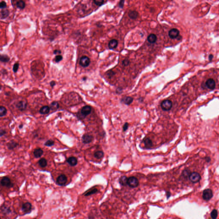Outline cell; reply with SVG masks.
Wrapping results in <instances>:
<instances>
[{
	"instance_id": "6da1fadb",
	"label": "cell",
	"mask_w": 219,
	"mask_h": 219,
	"mask_svg": "<svg viewBox=\"0 0 219 219\" xmlns=\"http://www.w3.org/2000/svg\"><path fill=\"white\" fill-rule=\"evenodd\" d=\"M21 209L24 214H28L31 213L32 211V205L30 202H25L21 204Z\"/></svg>"
},
{
	"instance_id": "7a4b0ae2",
	"label": "cell",
	"mask_w": 219,
	"mask_h": 219,
	"mask_svg": "<svg viewBox=\"0 0 219 219\" xmlns=\"http://www.w3.org/2000/svg\"><path fill=\"white\" fill-rule=\"evenodd\" d=\"M1 185L3 187H6L7 188H10L14 186V184L12 182L7 176L3 177L0 181Z\"/></svg>"
},
{
	"instance_id": "3957f363",
	"label": "cell",
	"mask_w": 219,
	"mask_h": 219,
	"mask_svg": "<svg viewBox=\"0 0 219 219\" xmlns=\"http://www.w3.org/2000/svg\"><path fill=\"white\" fill-rule=\"evenodd\" d=\"M201 179L200 174L198 172H192L189 177V180L192 184H197L199 182Z\"/></svg>"
},
{
	"instance_id": "277c9868",
	"label": "cell",
	"mask_w": 219,
	"mask_h": 219,
	"mask_svg": "<svg viewBox=\"0 0 219 219\" xmlns=\"http://www.w3.org/2000/svg\"><path fill=\"white\" fill-rule=\"evenodd\" d=\"M202 195L203 200L208 202L212 198L213 191L210 189H206L203 191Z\"/></svg>"
},
{
	"instance_id": "5b68a950",
	"label": "cell",
	"mask_w": 219,
	"mask_h": 219,
	"mask_svg": "<svg viewBox=\"0 0 219 219\" xmlns=\"http://www.w3.org/2000/svg\"><path fill=\"white\" fill-rule=\"evenodd\" d=\"M68 181L67 177L66 175L64 174H61L59 175L57 178L56 180V184L61 186H65Z\"/></svg>"
},
{
	"instance_id": "8992f818",
	"label": "cell",
	"mask_w": 219,
	"mask_h": 219,
	"mask_svg": "<svg viewBox=\"0 0 219 219\" xmlns=\"http://www.w3.org/2000/svg\"><path fill=\"white\" fill-rule=\"evenodd\" d=\"M139 184V181L137 178L134 176H131L128 178V185L131 188H135L138 186Z\"/></svg>"
},
{
	"instance_id": "52a82bcc",
	"label": "cell",
	"mask_w": 219,
	"mask_h": 219,
	"mask_svg": "<svg viewBox=\"0 0 219 219\" xmlns=\"http://www.w3.org/2000/svg\"><path fill=\"white\" fill-rule=\"evenodd\" d=\"M172 102L170 100H164L161 103V107L164 111H169L172 107Z\"/></svg>"
},
{
	"instance_id": "ba28073f",
	"label": "cell",
	"mask_w": 219,
	"mask_h": 219,
	"mask_svg": "<svg viewBox=\"0 0 219 219\" xmlns=\"http://www.w3.org/2000/svg\"><path fill=\"white\" fill-rule=\"evenodd\" d=\"M12 211L10 206L8 205L3 204L0 207V213L3 216H8L11 214Z\"/></svg>"
},
{
	"instance_id": "9c48e42d",
	"label": "cell",
	"mask_w": 219,
	"mask_h": 219,
	"mask_svg": "<svg viewBox=\"0 0 219 219\" xmlns=\"http://www.w3.org/2000/svg\"><path fill=\"white\" fill-rule=\"evenodd\" d=\"M90 59L87 56H84L80 58L79 62L80 65L83 67H87L90 65Z\"/></svg>"
},
{
	"instance_id": "30bf717a",
	"label": "cell",
	"mask_w": 219,
	"mask_h": 219,
	"mask_svg": "<svg viewBox=\"0 0 219 219\" xmlns=\"http://www.w3.org/2000/svg\"><path fill=\"white\" fill-rule=\"evenodd\" d=\"M205 86L209 89L214 90L216 86L215 80L212 78H209L205 82Z\"/></svg>"
},
{
	"instance_id": "8fae6325",
	"label": "cell",
	"mask_w": 219,
	"mask_h": 219,
	"mask_svg": "<svg viewBox=\"0 0 219 219\" xmlns=\"http://www.w3.org/2000/svg\"><path fill=\"white\" fill-rule=\"evenodd\" d=\"M169 36L171 39H176L179 34V31L176 28L172 29L169 32Z\"/></svg>"
},
{
	"instance_id": "7c38bea8",
	"label": "cell",
	"mask_w": 219,
	"mask_h": 219,
	"mask_svg": "<svg viewBox=\"0 0 219 219\" xmlns=\"http://www.w3.org/2000/svg\"><path fill=\"white\" fill-rule=\"evenodd\" d=\"M92 111V108L90 106H85L82 107L81 110V113L83 116L86 117L90 114Z\"/></svg>"
},
{
	"instance_id": "4fadbf2b",
	"label": "cell",
	"mask_w": 219,
	"mask_h": 219,
	"mask_svg": "<svg viewBox=\"0 0 219 219\" xmlns=\"http://www.w3.org/2000/svg\"><path fill=\"white\" fill-rule=\"evenodd\" d=\"M93 139V137L92 135L87 134H84L82 137V142L84 144H88L92 142Z\"/></svg>"
},
{
	"instance_id": "5bb4252c",
	"label": "cell",
	"mask_w": 219,
	"mask_h": 219,
	"mask_svg": "<svg viewBox=\"0 0 219 219\" xmlns=\"http://www.w3.org/2000/svg\"><path fill=\"white\" fill-rule=\"evenodd\" d=\"M27 106V103L26 101H21L17 103L16 105L17 108L19 110L21 111H23L26 108Z\"/></svg>"
},
{
	"instance_id": "9a60e30c",
	"label": "cell",
	"mask_w": 219,
	"mask_h": 219,
	"mask_svg": "<svg viewBox=\"0 0 219 219\" xmlns=\"http://www.w3.org/2000/svg\"><path fill=\"white\" fill-rule=\"evenodd\" d=\"M98 190L97 189L94 188V187H92L85 191L83 194V195H84L85 197H88L89 196H91L92 195L98 192Z\"/></svg>"
},
{
	"instance_id": "2e32d148",
	"label": "cell",
	"mask_w": 219,
	"mask_h": 219,
	"mask_svg": "<svg viewBox=\"0 0 219 219\" xmlns=\"http://www.w3.org/2000/svg\"><path fill=\"white\" fill-rule=\"evenodd\" d=\"M133 101V98L130 96H125L122 99L121 101L125 105H130L131 104Z\"/></svg>"
},
{
	"instance_id": "e0dca14e",
	"label": "cell",
	"mask_w": 219,
	"mask_h": 219,
	"mask_svg": "<svg viewBox=\"0 0 219 219\" xmlns=\"http://www.w3.org/2000/svg\"><path fill=\"white\" fill-rule=\"evenodd\" d=\"M10 14V11L7 9H4L0 10V19H4L6 18Z\"/></svg>"
},
{
	"instance_id": "ac0fdd59",
	"label": "cell",
	"mask_w": 219,
	"mask_h": 219,
	"mask_svg": "<svg viewBox=\"0 0 219 219\" xmlns=\"http://www.w3.org/2000/svg\"><path fill=\"white\" fill-rule=\"evenodd\" d=\"M67 162L70 166H75L78 164V160L75 157H71L67 160Z\"/></svg>"
},
{
	"instance_id": "d6986e66",
	"label": "cell",
	"mask_w": 219,
	"mask_h": 219,
	"mask_svg": "<svg viewBox=\"0 0 219 219\" xmlns=\"http://www.w3.org/2000/svg\"><path fill=\"white\" fill-rule=\"evenodd\" d=\"M43 151L41 148H37L36 149L34 152L33 155L35 158H39L41 157L42 155H43Z\"/></svg>"
},
{
	"instance_id": "ffe728a7",
	"label": "cell",
	"mask_w": 219,
	"mask_h": 219,
	"mask_svg": "<svg viewBox=\"0 0 219 219\" xmlns=\"http://www.w3.org/2000/svg\"><path fill=\"white\" fill-rule=\"evenodd\" d=\"M143 143L146 149H150L152 146V142L149 138H146L143 139Z\"/></svg>"
},
{
	"instance_id": "44dd1931",
	"label": "cell",
	"mask_w": 219,
	"mask_h": 219,
	"mask_svg": "<svg viewBox=\"0 0 219 219\" xmlns=\"http://www.w3.org/2000/svg\"><path fill=\"white\" fill-rule=\"evenodd\" d=\"M118 45V41L116 39H113L110 41L108 44L109 48L111 49H115Z\"/></svg>"
},
{
	"instance_id": "7402d4cb",
	"label": "cell",
	"mask_w": 219,
	"mask_h": 219,
	"mask_svg": "<svg viewBox=\"0 0 219 219\" xmlns=\"http://www.w3.org/2000/svg\"><path fill=\"white\" fill-rule=\"evenodd\" d=\"M50 109V107L48 106H44L40 109L39 113L41 114H46L49 113Z\"/></svg>"
},
{
	"instance_id": "603a6c76",
	"label": "cell",
	"mask_w": 219,
	"mask_h": 219,
	"mask_svg": "<svg viewBox=\"0 0 219 219\" xmlns=\"http://www.w3.org/2000/svg\"><path fill=\"white\" fill-rule=\"evenodd\" d=\"M191 171L188 170H184L183 171L182 174V176L185 180L188 179L189 180V177L191 174ZM190 181V180H189Z\"/></svg>"
},
{
	"instance_id": "cb8c5ba5",
	"label": "cell",
	"mask_w": 219,
	"mask_h": 219,
	"mask_svg": "<svg viewBox=\"0 0 219 219\" xmlns=\"http://www.w3.org/2000/svg\"><path fill=\"white\" fill-rule=\"evenodd\" d=\"M128 178L126 176H123L120 177L119 180L120 184L123 186H126L128 185Z\"/></svg>"
},
{
	"instance_id": "d4e9b609",
	"label": "cell",
	"mask_w": 219,
	"mask_h": 219,
	"mask_svg": "<svg viewBox=\"0 0 219 219\" xmlns=\"http://www.w3.org/2000/svg\"><path fill=\"white\" fill-rule=\"evenodd\" d=\"M157 37L154 34H151L148 37L147 40L150 43H155L157 40Z\"/></svg>"
},
{
	"instance_id": "484cf974",
	"label": "cell",
	"mask_w": 219,
	"mask_h": 219,
	"mask_svg": "<svg viewBox=\"0 0 219 219\" xmlns=\"http://www.w3.org/2000/svg\"><path fill=\"white\" fill-rule=\"evenodd\" d=\"M18 145V144L14 141H11L7 144V147L8 149L10 150H13Z\"/></svg>"
},
{
	"instance_id": "4316f807",
	"label": "cell",
	"mask_w": 219,
	"mask_h": 219,
	"mask_svg": "<svg viewBox=\"0 0 219 219\" xmlns=\"http://www.w3.org/2000/svg\"><path fill=\"white\" fill-rule=\"evenodd\" d=\"M128 16L131 19H135L137 18L138 16V13L137 11L135 10L130 11L128 13Z\"/></svg>"
},
{
	"instance_id": "83f0119b",
	"label": "cell",
	"mask_w": 219,
	"mask_h": 219,
	"mask_svg": "<svg viewBox=\"0 0 219 219\" xmlns=\"http://www.w3.org/2000/svg\"><path fill=\"white\" fill-rule=\"evenodd\" d=\"M16 6L18 8L20 9L21 10H22L24 9L26 6V4L24 1L23 0H18L16 3Z\"/></svg>"
},
{
	"instance_id": "f1b7e54d",
	"label": "cell",
	"mask_w": 219,
	"mask_h": 219,
	"mask_svg": "<svg viewBox=\"0 0 219 219\" xmlns=\"http://www.w3.org/2000/svg\"><path fill=\"white\" fill-rule=\"evenodd\" d=\"M0 60L1 62L7 63L10 60V58L6 54H1L0 56Z\"/></svg>"
},
{
	"instance_id": "f546056e",
	"label": "cell",
	"mask_w": 219,
	"mask_h": 219,
	"mask_svg": "<svg viewBox=\"0 0 219 219\" xmlns=\"http://www.w3.org/2000/svg\"><path fill=\"white\" fill-rule=\"evenodd\" d=\"M50 109L52 110H56L59 108V103L57 102V101H54L51 103L50 105Z\"/></svg>"
},
{
	"instance_id": "4dcf8cb0",
	"label": "cell",
	"mask_w": 219,
	"mask_h": 219,
	"mask_svg": "<svg viewBox=\"0 0 219 219\" xmlns=\"http://www.w3.org/2000/svg\"><path fill=\"white\" fill-rule=\"evenodd\" d=\"M39 166L41 167H45L47 165V160L44 158H42L40 160H39L38 162Z\"/></svg>"
},
{
	"instance_id": "1f68e13d",
	"label": "cell",
	"mask_w": 219,
	"mask_h": 219,
	"mask_svg": "<svg viewBox=\"0 0 219 219\" xmlns=\"http://www.w3.org/2000/svg\"><path fill=\"white\" fill-rule=\"evenodd\" d=\"M104 152L101 151H97L94 153L95 157L98 159L102 158L104 157Z\"/></svg>"
},
{
	"instance_id": "d6a6232c",
	"label": "cell",
	"mask_w": 219,
	"mask_h": 219,
	"mask_svg": "<svg viewBox=\"0 0 219 219\" xmlns=\"http://www.w3.org/2000/svg\"><path fill=\"white\" fill-rule=\"evenodd\" d=\"M7 113L6 109L4 106L0 107V117H3L5 116Z\"/></svg>"
},
{
	"instance_id": "836d02e7",
	"label": "cell",
	"mask_w": 219,
	"mask_h": 219,
	"mask_svg": "<svg viewBox=\"0 0 219 219\" xmlns=\"http://www.w3.org/2000/svg\"><path fill=\"white\" fill-rule=\"evenodd\" d=\"M218 211L217 210L214 209L211 212L210 216L212 219H216L218 216Z\"/></svg>"
},
{
	"instance_id": "e575fe53",
	"label": "cell",
	"mask_w": 219,
	"mask_h": 219,
	"mask_svg": "<svg viewBox=\"0 0 219 219\" xmlns=\"http://www.w3.org/2000/svg\"><path fill=\"white\" fill-rule=\"evenodd\" d=\"M54 144V142L53 141V140H51V139H50V140H48L44 144V145L45 146H48V147L53 146Z\"/></svg>"
},
{
	"instance_id": "d590c367",
	"label": "cell",
	"mask_w": 219,
	"mask_h": 219,
	"mask_svg": "<svg viewBox=\"0 0 219 219\" xmlns=\"http://www.w3.org/2000/svg\"><path fill=\"white\" fill-rule=\"evenodd\" d=\"M19 63H16L13 66L12 70H13V72L15 73H16L18 71V69H19Z\"/></svg>"
},
{
	"instance_id": "8d00e7d4",
	"label": "cell",
	"mask_w": 219,
	"mask_h": 219,
	"mask_svg": "<svg viewBox=\"0 0 219 219\" xmlns=\"http://www.w3.org/2000/svg\"><path fill=\"white\" fill-rule=\"evenodd\" d=\"M62 59H63V56L61 55L56 56L54 58V60L56 63H59V62L61 61Z\"/></svg>"
},
{
	"instance_id": "74e56055",
	"label": "cell",
	"mask_w": 219,
	"mask_h": 219,
	"mask_svg": "<svg viewBox=\"0 0 219 219\" xmlns=\"http://www.w3.org/2000/svg\"><path fill=\"white\" fill-rule=\"evenodd\" d=\"M93 2L95 4H96L97 6H100L101 5H102L104 2V0H94L93 1Z\"/></svg>"
},
{
	"instance_id": "f35d334b",
	"label": "cell",
	"mask_w": 219,
	"mask_h": 219,
	"mask_svg": "<svg viewBox=\"0 0 219 219\" xmlns=\"http://www.w3.org/2000/svg\"><path fill=\"white\" fill-rule=\"evenodd\" d=\"M6 7V3L4 1H2L0 3V8L1 10L5 9Z\"/></svg>"
},
{
	"instance_id": "ab89813d",
	"label": "cell",
	"mask_w": 219,
	"mask_h": 219,
	"mask_svg": "<svg viewBox=\"0 0 219 219\" xmlns=\"http://www.w3.org/2000/svg\"><path fill=\"white\" fill-rule=\"evenodd\" d=\"M129 63L130 62L128 59H125L123 62V64L124 66H128L129 65Z\"/></svg>"
},
{
	"instance_id": "60d3db41",
	"label": "cell",
	"mask_w": 219,
	"mask_h": 219,
	"mask_svg": "<svg viewBox=\"0 0 219 219\" xmlns=\"http://www.w3.org/2000/svg\"><path fill=\"white\" fill-rule=\"evenodd\" d=\"M128 127H129V124H128V123H125V124H124V125H123V131H126L127 129H128Z\"/></svg>"
},
{
	"instance_id": "b9f144b4",
	"label": "cell",
	"mask_w": 219,
	"mask_h": 219,
	"mask_svg": "<svg viewBox=\"0 0 219 219\" xmlns=\"http://www.w3.org/2000/svg\"><path fill=\"white\" fill-rule=\"evenodd\" d=\"M61 53V52L60 50H54L53 51V53L55 55H60V54Z\"/></svg>"
},
{
	"instance_id": "7bdbcfd3",
	"label": "cell",
	"mask_w": 219,
	"mask_h": 219,
	"mask_svg": "<svg viewBox=\"0 0 219 219\" xmlns=\"http://www.w3.org/2000/svg\"><path fill=\"white\" fill-rule=\"evenodd\" d=\"M6 133V132L5 131H4V130H0V137H2L3 136H4V134H5Z\"/></svg>"
},
{
	"instance_id": "ee69618b",
	"label": "cell",
	"mask_w": 219,
	"mask_h": 219,
	"mask_svg": "<svg viewBox=\"0 0 219 219\" xmlns=\"http://www.w3.org/2000/svg\"><path fill=\"white\" fill-rule=\"evenodd\" d=\"M50 85L52 87H53V86L56 85V82L54 81H51V82L50 83Z\"/></svg>"
},
{
	"instance_id": "f6af8a7d",
	"label": "cell",
	"mask_w": 219,
	"mask_h": 219,
	"mask_svg": "<svg viewBox=\"0 0 219 219\" xmlns=\"http://www.w3.org/2000/svg\"><path fill=\"white\" fill-rule=\"evenodd\" d=\"M124 1H121L120 2L119 4V6L120 7H123L124 5Z\"/></svg>"
},
{
	"instance_id": "bcb514c9",
	"label": "cell",
	"mask_w": 219,
	"mask_h": 219,
	"mask_svg": "<svg viewBox=\"0 0 219 219\" xmlns=\"http://www.w3.org/2000/svg\"><path fill=\"white\" fill-rule=\"evenodd\" d=\"M166 197H167V198L168 199L170 197V195H171V194H170V192H166Z\"/></svg>"
},
{
	"instance_id": "7dc6e473",
	"label": "cell",
	"mask_w": 219,
	"mask_h": 219,
	"mask_svg": "<svg viewBox=\"0 0 219 219\" xmlns=\"http://www.w3.org/2000/svg\"><path fill=\"white\" fill-rule=\"evenodd\" d=\"M205 160H206L207 162H210V161H211V159L210 157H208L205 158Z\"/></svg>"
},
{
	"instance_id": "c3c4849f",
	"label": "cell",
	"mask_w": 219,
	"mask_h": 219,
	"mask_svg": "<svg viewBox=\"0 0 219 219\" xmlns=\"http://www.w3.org/2000/svg\"><path fill=\"white\" fill-rule=\"evenodd\" d=\"M213 56L212 55V54H210V55L209 56V59L210 60H211V59H213Z\"/></svg>"
},
{
	"instance_id": "681fc988",
	"label": "cell",
	"mask_w": 219,
	"mask_h": 219,
	"mask_svg": "<svg viewBox=\"0 0 219 219\" xmlns=\"http://www.w3.org/2000/svg\"><path fill=\"white\" fill-rule=\"evenodd\" d=\"M23 126V125L21 124V125H19V128L21 129V128H22Z\"/></svg>"
}]
</instances>
